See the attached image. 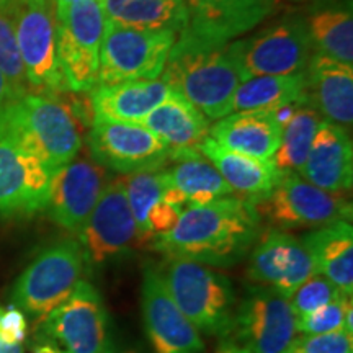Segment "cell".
<instances>
[{
  "label": "cell",
  "mask_w": 353,
  "mask_h": 353,
  "mask_svg": "<svg viewBox=\"0 0 353 353\" xmlns=\"http://www.w3.org/2000/svg\"><path fill=\"white\" fill-rule=\"evenodd\" d=\"M254 203L226 196L190 206L175 226L152 244L167 259H185L208 267H232L252 250L262 226Z\"/></svg>",
  "instance_id": "1"
},
{
  "label": "cell",
  "mask_w": 353,
  "mask_h": 353,
  "mask_svg": "<svg viewBox=\"0 0 353 353\" xmlns=\"http://www.w3.org/2000/svg\"><path fill=\"white\" fill-rule=\"evenodd\" d=\"M161 76L208 120L231 113L234 94L242 82L231 43L203 41L187 32L176 34Z\"/></svg>",
  "instance_id": "2"
},
{
  "label": "cell",
  "mask_w": 353,
  "mask_h": 353,
  "mask_svg": "<svg viewBox=\"0 0 353 353\" xmlns=\"http://www.w3.org/2000/svg\"><path fill=\"white\" fill-rule=\"evenodd\" d=\"M0 126L56 174L82 149V125L54 95L28 94L0 113Z\"/></svg>",
  "instance_id": "3"
},
{
  "label": "cell",
  "mask_w": 353,
  "mask_h": 353,
  "mask_svg": "<svg viewBox=\"0 0 353 353\" xmlns=\"http://www.w3.org/2000/svg\"><path fill=\"white\" fill-rule=\"evenodd\" d=\"M161 273L172 299L200 332L228 337L237 298L226 275L185 259H169L165 272Z\"/></svg>",
  "instance_id": "4"
},
{
  "label": "cell",
  "mask_w": 353,
  "mask_h": 353,
  "mask_svg": "<svg viewBox=\"0 0 353 353\" xmlns=\"http://www.w3.org/2000/svg\"><path fill=\"white\" fill-rule=\"evenodd\" d=\"M12 21L26 82L38 94L68 92L57 61L54 0H0Z\"/></svg>",
  "instance_id": "5"
},
{
  "label": "cell",
  "mask_w": 353,
  "mask_h": 353,
  "mask_svg": "<svg viewBox=\"0 0 353 353\" xmlns=\"http://www.w3.org/2000/svg\"><path fill=\"white\" fill-rule=\"evenodd\" d=\"M85 267V254L77 239L52 242L17 278L12 288L13 306L44 319L72 294L83 280Z\"/></svg>",
  "instance_id": "6"
},
{
  "label": "cell",
  "mask_w": 353,
  "mask_h": 353,
  "mask_svg": "<svg viewBox=\"0 0 353 353\" xmlns=\"http://www.w3.org/2000/svg\"><path fill=\"white\" fill-rule=\"evenodd\" d=\"M176 38L169 30H139L105 20L97 85L161 77Z\"/></svg>",
  "instance_id": "7"
},
{
  "label": "cell",
  "mask_w": 353,
  "mask_h": 353,
  "mask_svg": "<svg viewBox=\"0 0 353 353\" xmlns=\"http://www.w3.org/2000/svg\"><path fill=\"white\" fill-rule=\"evenodd\" d=\"M254 206L260 219L275 229H316L352 219V203L343 193L325 192L299 174H283L276 187Z\"/></svg>",
  "instance_id": "8"
},
{
  "label": "cell",
  "mask_w": 353,
  "mask_h": 353,
  "mask_svg": "<svg viewBox=\"0 0 353 353\" xmlns=\"http://www.w3.org/2000/svg\"><path fill=\"white\" fill-rule=\"evenodd\" d=\"M242 82L260 76H291L306 70L311 39L306 20L288 17L250 38L231 41Z\"/></svg>",
  "instance_id": "9"
},
{
  "label": "cell",
  "mask_w": 353,
  "mask_h": 353,
  "mask_svg": "<svg viewBox=\"0 0 353 353\" xmlns=\"http://www.w3.org/2000/svg\"><path fill=\"white\" fill-rule=\"evenodd\" d=\"M105 20L101 0H76L57 21V61L68 92L85 94L97 85Z\"/></svg>",
  "instance_id": "10"
},
{
  "label": "cell",
  "mask_w": 353,
  "mask_h": 353,
  "mask_svg": "<svg viewBox=\"0 0 353 353\" xmlns=\"http://www.w3.org/2000/svg\"><path fill=\"white\" fill-rule=\"evenodd\" d=\"M88 154L117 174L165 169L170 149L139 123L94 120L87 134Z\"/></svg>",
  "instance_id": "11"
},
{
  "label": "cell",
  "mask_w": 353,
  "mask_h": 353,
  "mask_svg": "<svg viewBox=\"0 0 353 353\" xmlns=\"http://www.w3.org/2000/svg\"><path fill=\"white\" fill-rule=\"evenodd\" d=\"M296 337V316L288 298L254 286L234 311L228 339L250 353H283Z\"/></svg>",
  "instance_id": "12"
},
{
  "label": "cell",
  "mask_w": 353,
  "mask_h": 353,
  "mask_svg": "<svg viewBox=\"0 0 353 353\" xmlns=\"http://www.w3.org/2000/svg\"><path fill=\"white\" fill-rule=\"evenodd\" d=\"M43 329L65 353H113L103 298L87 280L79 281L72 294L44 317Z\"/></svg>",
  "instance_id": "13"
},
{
  "label": "cell",
  "mask_w": 353,
  "mask_h": 353,
  "mask_svg": "<svg viewBox=\"0 0 353 353\" xmlns=\"http://www.w3.org/2000/svg\"><path fill=\"white\" fill-rule=\"evenodd\" d=\"M52 172L0 126V218H30L46 210Z\"/></svg>",
  "instance_id": "14"
},
{
  "label": "cell",
  "mask_w": 353,
  "mask_h": 353,
  "mask_svg": "<svg viewBox=\"0 0 353 353\" xmlns=\"http://www.w3.org/2000/svg\"><path fill=\"white\" fill-rule=\"evenodd\" d=\"M77 237L87 263L95 267L125 255L136 245V223L128 203L125 176L110 180Z\"/></svg>",
  "instance_id": "15"
},
{
  "label": "cell",
  "mask_w": 353,
  "mask_h": 353,
  "mask_svg": "<svg viewBox=\"0 0 353 353\" xmlns=\"http://www.w3.org/2000/svg\"><path fill=\"white\" fill-rule=\"evenodd\" d=\"M141 311L144 330L154 353H203L200 330L180 311L167 291L161 270L144 268L141 286Z\"/></svg>",
  "instance_id": "16"
},
{
  "label": "cell",
  "mask_w": 353,
  "mask_h": 353,
  "mask_svg": "<svg viewBox=\"0 0 353 353\" xmlns=\"http://www.w3.org/2000/svg\"><path fill=\"white\" fill-rule=\"evenodd\" d=\"M110 180L107 169L97 164L90 154L79 152L52 175L44 211H48L52 223L77 236Z\"/></svg>",
  "instance_id": "17"
},
{
  "label": "cell",
  "mask_w": 353,
  "mask_h": 353,
  "mask_svg": "<svg viewBox=\"0 0 353 353\" xmlns=\"http://www.w3.org/2000/svg\"><path fill=\"white\" fill-rule=\"evenodd\" d=\"M312 273H316L314 262L301 239L283 229H268L252 247L249 276L281 296L290 298Z\"/></svg>",
  "instance_id": "18"
},
{
  "label": "cell",
  "mask_w": 353,
  "mask_h": 353,
  "mask_svg": "<svg viewBox=\"0 0 353 353\" xmlns=\"http://www.w3.org/2000/svg\"><path fill=\"white\" fill-rule=\"evenodd\" d=\"M183 32L203 41L226 44L255 28L275 10L278 0H183Z\"/></svg>",
  "instance_id": "19"
},
{
  "label": "cell",
  "mask_w": 353,
  "mask_h": 353,
  "mask_svg": "<svg viewBox=\"0 0 353 353\" xmlns=\"http://www.w3.org/2000/svg\"><path fill=\"white\" fill-rule=\"evenodd\" d=\"M299 175L330 193L352 188L353 145L345 128L327 120L319 123Z\"/></svg>",
  "instance_id": "20"
},
{
  "label": "cell",
  "mask_w": 353,
  "mask_h": 353,
  "mask_svg": "<svg viewBox=\"0 0 353 353\" xmlns=\"http://www.w3.org/2000/svg\"><path fill=\"white\" fill-rule=\"evenodd\" d=\"M307 103L342 128L353 123V69L352 65L324 54L311 56L306 68Z\"/></svg>",
  "instance_id": "21"
},
{
  "label": "cell",
  "mask_w": 353,
  "mask_h": 353,
  "mask_svg": "<svg viewBox=\"0 0 353 353\" xmlns=\"http://www.w3.org/2000/svg\"><path fill=\"white\" fill-rule=\"evenodd\" d=\"M172 94L162 81H128L95 85L88 92L94 120L141 123Z\"/></svg>",
  "instance_id": "22"
},
{
  "label": "cell",
  "mask_w": 353,
  "mask_h": 353,
  "mask_svg": "<svg viewBox=\"0 0 353 353\" xmlns=\"http://www.w3.org/2000/svg\"><path fill=\"white\" fill-rule=\"evenodd\" d=\"M208 136L229 151L270 161L280 145L281 126L272 110H247L221 118Z\"/></svg>",
  "instance_id": "23"
},
{
  "label": "cell",
  "mask_w": 353,
  "mask_h": 353,
  "mask_svg": "<svg viewBox=\"0 0 353 353\" xmlns=\"http://www.w3.org/2000/svg\"><path fill=\"white\" fill-rule=\"evenodd\" d=\"M198 151L216 167L234 193L244 195V200L259 201L267 196L283 176L273 161H262L245 154L229 151L211 139L205 138L198 145Z\"/></svg>",
  "instance_id": "24"
},
{
  "label": "cell",
  "mask_w": 353,
  "mask_h": 353,
  "mask_svg": "<svg viewBox=\"0 0 353 353\" xmlns=\"http://www.w3.org/2000/svg\"><path fill=\"white\" fill-rule=\"evenodd\" d=\"M314 262L316 272L327 278L347 296L353 293V228L350 221H339L316 228L301 237Z\"/></svg>",
  "instance_id": "25"
},
{
  "label": "cell",
  "mask_w": 353,
  "mask_h": 353,
  "mask_svg": "<svg viewBox=\"0 0 353 353\" xmlns=\"http://www.w3.org/2000/svg\"><path fill=\"white\" fill-rule=\"evenodd\" d=\"M139 125L156 134L170 152L198 148L210 132L208 118L174 90Z\"/></svg>",
  "instance_id": "26"
},
{
  "label": "cell",
  "mask_w": 353,
  "mask_h": 353,
  "mask_svg": "<svg viewBox=\"0 0 353 353\" xmlns=\"http://www.w3.org/2000/svg\"><path fill=\"white\" fill-rule=\"evenodd\" d=\"M169 162L174 165L164 169L167 180L185 196L188 208L234 196L232 188L198 148L170 152Z\"/></svg>",
  "instance_id": "27"
},
{
  "label": "cell",
  "mask_w": 353,
  "mask_h": 353,
  "mask_svg": "<svg viewBox=\"0 0 353 353\" xmlns=\"http://www.w3.org/2000/svg\"><path fill=\"white\" fill-rule=\"evenodd\" d=\"M105 19L139 30H169L179 34L187 26L183 0H101Z\"/></svg>",
  "instance_id": "28"
},
{
  "label": "cell",
  "mask_w": 353,
  "mask_h": 353,
  "mask_svg": "<svg viewBox=\"0 0 353 353\" xmlns=\"http://www.w3.org/2000/svg\"><path fill=\"white\" fill-rule=\"evenodd\" d=\"M294 101L307 103L306 70L291 76L250 77L241 82L234 94L231 113L247 110H272Z\"/></svg>",
  "instance_id": "29"
},
{
  "label": "cell",
  "mask_w": 353,
  "mask_h": 353,
  "mask_svg": "<svg viewBox=\"0 0 353 353\" xmlns=\"http://www.w3.org/2000/svg\"><path fill=\"white\" fill-rule=\"evenodd\" d=\"M306 26L311 46L339 63H353V15L350 6L319 7L309 13Z\"/></svg>",
  "instance_id": "30"
},
{
  "label": "cell",
  "mask_w": 353,
  "mask_h": 353,
  "mask_svg": "<svg viewBox=\"0 0 353 353\" xmlns=\"http://www.w3.org/2000/svg\"><path fill=\"white\" fill-rule=\"evenodd\" d=\"M321 121L319 112L307 103H303L294 112L290 121L281 128L280 145L272 157L278 170L283 174L301 172Z\"/></svg>",
  "instance_id": "31"
},
{
  "label": "cell",
  "mask_w": 353,
  "mask_h": 353,
  "mask_svg": "<svg viewBox=\"0 0 353 353\" xmlns=\"http://www.w3.org/2000/svg\"><path fill=\"white\" fill-rule=\"evenodd\" d=\"M128 203L136 223V245L144 247L145 226L154 206L164 198L167 176L164 169L134 172L125 176Z\"/></svg>",
  "instance_id": "32"
},
{
  "label": "cell",
  "mask_w": 353,
  "mask_h": 353,
  "mask_svg": "<svg viewBox=\"0 0 353 353\" xmlns=\"http://www.w3.org/2000/svg\"><path fill=\"white\" fill-rule=\"evenodd\" d=\"M0 70L10 83L17 99L28 94L30 85L26 82L23 63H21L19 46H17L15 32L2 3H0Z\"/></svg>",
  "instance_id": "33"
},
{
  "label": "cell",
  "mask_w": 353,
  "mask_h": 353,
  "mask_svg": "<svg viewBox=\"0 0 353 353\" xmlns=\"http://www.w3.org/2000/svg\"><path fill=\"white\" fill-rule=\"evenodd\" d=\"M342 296L343 293L332 281H329L324 275L316 272L294 290L288 301L294 316L299 317Z\"/></svg>",
  "instance_id": "34"
},
{
  "label": "cell",
  "mask_w": 353,
  "mask_h": 353,
  "mask_svg": "<svg viewBox=\"0 0 353 353\" xmlns=\"http://www.w3.org/2000/svg\"><path fill=\"white\" fill-rule=\"evenodd\" d=\"M353 306L352 296L343 294L342 298L330 301L324 306L296 317V332L303 335H321L343 330L347 309Z\"/></svg>",
  "instance_id": "35"
},
{
  "label": "cell",
  "mask_w": 353,
  "mask_h": 353,
  "mask_svg": "<svg viewBox=\"0 0 353 353\" xmlns=\"http://www.w3.org/2000/svg\"><path fill=\"white\" fill-rule=\"evenodd\" d=\"M283 353H353V335L345 330L294 337Z\"/></svg>",
  "instance_id": "36"
},
{
  "label": "cell",
  "mask_w": 353,
  "mask_h": 353,
  "mask_svg": "<svg viewBox=\"0 0 353 353\" xmlns=\"http://www.w3.org/2000/svg\"><path fill=\"white\" fill-rule=\"evenodd\" d=\"M28 322L25 312L17 306L3 309L0 316V335L10 343H21L26 337Z\"/></svg>",
  "instance_id": "37"
},
{
  "label": "cell",
  "mask_w": 353,
  "mask_h": 353,
  "mask_svg": "<svg viewBox=\"0 0 353 353\" xmlns=\"http://www.w3.org/2000/svg\"><path fill=\"white\" fill-rule=\"evenodd\" d=\"M13 100H17V97L12 92L10 83H8L6 76H3V72L0 70V113H2Z\"/></svg>",
  "instance_id": "38"
},
{
  "label": "cell",
  "mask_w": 353,
  "mask_h": 353,
  "mask_svg": "<svg viewBox=\"0 0 353 353\" xmlns=\"http://www.w3.org/2000/svg\"><path fill=\"white\" fill-rule=\"evenodd\" d=\"M214 353H250V352L245 350V348H242L241 345H237V343H234L231 339L224 337L223 342H221V345L218 347V350Z\"/></svg>",
  "instance_id": "39"
},
{
  "label": "cell",
  "mask_w": 353,
  "mask_h": 353,
  "mask_svg": "<svg viewBox=\"0 0 353 353\" xmlns=\"http://www.w3.org/2000/svg\"><path fill=\"white\" fill-rule=\"evenodd\" d=\"M0 353H23L21 343H10L0 335Z\"/></svg>",
  "instance_id": "40"
},
{
  "label": "cell",
  "mask_w": 353,
  "mask_h": 353,
  "mask_svg": "<svg viewBox=\"0 0 353 353\" xmlns=\"http://www.w3.org/2000/svg\"><path fill=\"white\" fill-rule=\"evenodd\" d=\"M74 2H76V0H54V3H56V15H57V21L64 19L65 13H68V10H69V7L72 6Z\"/></svg>",
  "instance_id": "41"
},
{
  "label": "cell",
  "mask_w": 353,
  "mask_h": 353,
  "mask_svg": "<svg viewBox=\"0 0 353 353\" xmlns=\"http://www.w3.org/2000/svg\"><path fill=\"white\" fill-rule=\"evenodd\" d=\"M33 353H59V350L52 345H48V343H43V345H38L34 348Z\"/></svg>",
  "instance_id": "42"
},
{
  "label": "cell",
  "mask_w": 353,
  "mask_h": 353,
  "mask_svg": "<svg viewBox=\"0 0 353 353\" xmlns=\"http://www.w3.org/2000/svg\"><path fill=\"white\" fill-rule=\"evenodd\" d=\"M121 353H138L136 350H132V348H128V350H123Z\"/></svg>",
  "instance_id": "43"
},
{
  "label": "cell",
  "mask_w": 353,
  "mask_h": 353,
  "mask_svg": "<svg viewBox=\"0 0 353 353\" xmlns=\"http://www.w3.org/2000/svg\"><path fill=\"white\" fill-rule=\"evenodd\" d=\"M293 2H303V0H293Z\"/></svg>",
  "instance_id": "44"
},
{
  "label": "cell",
  "mask_w": 353,
  "mask_h": 353,
  "mask_svg": "<svg viewBox=\"0 0 353 353\" xmlns=\"http://www.w3.org/2000/svg\"><path fill=\"white\" fill-rule=\"evenodd\" d=\"M59 353H65V352H59Z\"/></svg>",
  "instance_id": "45"
}]
</instances>
